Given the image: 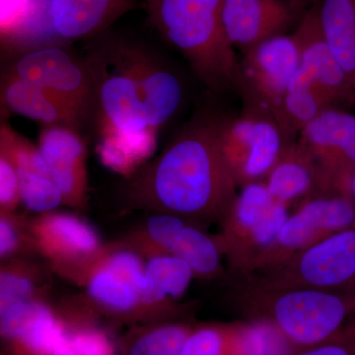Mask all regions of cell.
<instances>
[{
	"label": "cell",
	"mask_w": 355,
	"mask_h": 355,
	"mask_svg": "<svg viewBox=\"0 0 355 355\" xmlns=\"http://www.w3.org/2000/svg\"><path fill=\"white\" fill-rule=\"evenodd\" d=\"M93 86L89 130L102 164L130 178L148 162L160 132L179 114L186 84L164 53L137 37L112 30L83 51Z\"/></svg>",
	"instance_id": "6da1fadb"
},
{
	"label": "cell",
	"mask_w": 355,
	"mask_h": 355,
	"mask_svg": "<svg viewBox=\"0 0 355 355\" xmlns=\"http://www.w3.org/2000/svg\"><path fill=\"white\" fill-rule=\"evenodd\" d=\"M221 114L198 109L158 155L128 178L130 202L200 226L220 223L239 193L222 150Z\"/></svg>",
	"instance_id": "7a4b0ae2"
},
{
	"label": "cell",
	"mask_w": 355,
	"mask_h": 355,
	"mask_svg": "<svg viewBox=\"0 0 355 355\" xmlns=\"http://www.w3.org/2000/svg\"><path fill=\"white\" fill-rule=\"evenodd\" d=\"M147 20L212 94L236 90L239 60L222 25L223 0H144Z\"/></svg>",
	"instance_id": "3957f363"
},
{
	"label": "cell",
	"mask_w": 355,
	"mask_h": 355,
	"mask_svg": "<svg viewBox=\"0 0 355 355\" xmlns=\"http://www.w3.org/2000/svg\"><path fill=\"white\" fill-rule=\"evenodd\" d=\"M242 292L251 318L272 322L299 349L328 342L355 313L354 296L320 289L261 291L246 286Z\"/></svg>",
	"instance_id": "277c9868"
},
{
	"label": "cell",
	"mask_w": 355,
	"mask_h": 355,
	"mask_svg": "<svg viewBox=\"0 0 355 355\" xmlns=\"http://www.w3.org/2000/svg\"><path fill=\"white\" fill-rule=\"evenodd\" d=\"M135 0H35L24 22L2 39L6 53L88 42L112 29Z\"/></svg>",
	"instance_id": "5b68a950"
},
{
	"label": "cell",
	"mask_w": 355,
	"mask_h": 355,
	"mask_svg": "<svg viewBox=\"0 0 355 355\" xmlns=\"http://www.w3.org/2000/svg\"><path fill=\"white\" fill-rule=\"evenodd\" d=\"M288 216V207L265 183L242 187L214 237L229 270L243 279L252 277Z\"/></svg>",
	"instance_id": "8992f818"
},
{
	"label": "cell",
	"mask_w": 355,
	"mask_h": 355,
	"mask_svg": "<svg viewBox=\"0 0 355 355\" xmlns=\"http://www.w3.org/2000/svg\"><path fill=\"white\" fill-rule=\"evenodd\" d=\"M245 282L261 291L314 288L355 297V223Z\"/></svg>",
	"instance_id": "52a82bcc"
},
{
	"label": "cell",
	"mask_w": 355,
	"mask_h": 355,
	"mask_svg": "<svg viewBox=\"0 0 355 355\" xmlns=\"http://www.w3.org/2000/svg\"><path fill=\"white\" fill-rule=\"evenodd\" d=\"M2 73L36 84L78 110L90 125L93 86L83 53L71 44H48L4 53Z\"/></svg>",
	"instance_id": "ba28073f"
},
{
	"label": "cell",
	"mask_w": 355,
	"mask_h": 355,
	"mask_svg": "<svg viewBox=\"0 0 355 355\" xmlns=\"http://www.w3.org/2000/svg\"><path fill=\"white\" fill-rule=\"evenodd\" d=\"M299 65L300 51L293 35H277L244 51L236 90L245 108L268 114L279 125L284 97Z\"/></svg>",
	"instance_id": "9c48e42d"
},
{
	"label": "cell",
	"mask_w": 355,
	"mask_h": 355,
	"mask_svg": "<svg viewBox=\"0 0 355 355\" xmlns=\"http://www.w3.org/2000/svg\"><path fill=\"white\" fill-rule=\"evenodd\" d=\"M295 144L314 167L321 195L340 193L352 197L354 114L345 109L326 110L299 132Z\"/></svg>",
	"instance_id": "30bf717a"
},
{
	"label": "cell",
	"mask_w": 355,
	"mask_h": 355,
	"mask_svg": "<svg viewBox=\"0 0 355 355\" xmlns=\"http://www.w3.org/2000/svg\"><path fill=\"white\" fill-rule=\"evenodd\" d=\"M354 223L355 200L350 196L324 193L308 198L287 217L252 277L282 265Z\"/></svg>",
	"instance_id": "8fae6325"
},
{
	"label": "cell",
	"mask_w": 355,
	"mask_h": 355,
	"mask_svg": "<svg viewBox=\"0 0 355 355\" xmlns=\"http://www.w3.org/2000/svg\"><path fill=\"white\" fill-rule=\"evenodd\" d=\"M219 135L222 150L239 187L268 176L287 144L272 116L247 108L240 116L221 114Z\"/></svg>",
	"instance_id": "7c38bea8"
},
{
	"label": "cell",
	"mask_w": 355,
	"mask_h": 355,
	"mask_svg": "<svg viewBox=\"0 0 355 355\" xmlns=\"http://www.w3.org/2000/svg\"><path fill=\"white\" fill-rule=\"evenodd\" d=\"M146 263L139 252L123 245L103 248L74 282L89 300L106 314L139 318Z\"/></svg>",
	"instance_id": "4fadbf2b"
},
{
	"label": "cell",
	"mask_w": 355,
	"mask_h": 355,
	"mask_svg": "<svg viewBox=\"0 0 355 355\" xmlns=\"http://www.w3.org/2000/svg\"><path fill=\"white\" fill-rule=\"evenodd\" d=\"M27 228L34 249L73 280L104 248L95 229L69 212L38 214L27 222Z\"/></svg>",
	"instance_id": "5bb4252c"
},
{
	"label": "cell",
	"mask_w": 355,
	"mask_h": 355,
	"mask_svg": "<svg viewBox=\"0 0 355 355\" xmlns=\"http://www.w3.org/2000/svg\"><path fill=\"white\" fill-rule=\"evenodd\" d=\"M293 37L300 51L295 77L317 89L333 108L355 107L354 89L324 39L316 2L303 14Z\"/></svg>",
	"instance_id": "9a60e30c"
},
{
	"label": "cell",
	"mask_w": 355,
	"mask_h": 355,
	"mask_svg": "<svg viewBox=\"0 0 355 355\" xmlns=\"http://www.w3.org/2000/svg\"><path fill=\"white\" fill-rule=\"evenodd\" d=\"M37 146L62 191L64 205L83 209L88 200L87 146L84 133L64 125L42 127Z\"/></svg>",
	"instance_id": "2e32d148"
},
{
	"label": "cell",
	"mask_w": 355,
	"mask_h": 355,
	"mask_svg": "<svg viewBox=\"0 0 355 355\" xmlns=\"http://www.w3.org/2000/svg\"><path fill=\"white\" fill-rule=\"evenodd\" d=\"M293 15L291 4L282 0H223L221 19L231 46L246 51L282 34Z\"/></svg>",
	"instance_id": "e0dca14e"
},
{
	"label": "cell",
	"mask_w": 355,
	"mask_h": 355,
	"mask_svg": "<svg viewBox=\"0 0 355 355\" xmlns=\"http://www.w3.org/2000/svg\"><path fill=\"white\" fill-rule=\"evenodd\" d=\"M0 98L2 111L36 121L41 127L64 125L83 133L88 130L83 114L60 96L2 72Z\"/></svg>",
	"instance_id": "ac0fdd59"
},
{
	"label": "cell",
	"mask_w": 355,
	"mask_h": 355,
	"mask_svg": "<svg viewBox=\"0 0 355 355\" xmlns=\"http://www.w3.org/2000/svg\"><path fill=\"white\" fill-rule=\"evenodd\" d=\"M193 277L195 275L190 266L177 257H149L144 270L139 318L171 307L175 301L183 297Z\"/></svg>",
	"instance_id": "d6986e66"
},
{
	"label": "cell",
	"mask_w": 355,
	"mask_h": 355,
	"mask_svg": "<svg viewBox=\"0 0 355 355\" xmlns=\"http://www.w3.org/2000/svg\"><path fill=\"white\" fill-rule=\"evenodd\" d=\"M327 43L355 93V0H317Z\"/></svg>",
	"instance_id": "ffe728a7"
},
{
	"label": "cell",
	"mask_w": 355,
	"mask_h": 355,
	"mask_svg": "<svg viewBox=\"0 0 355 355\" xmlns=\"http://www.w3.org/2000/svg\"><path fill=\"white\" fill-rule=\"evenodd\" d=\"M266 188L275 200L289 203L319 191L318 178L309 159L299 150L295 142L286 144L282 155L266 177Z\"/></svg>",
	"instance_id": "44dd1931"
},
{
	"label": "cell",
	"mask_w": 355,
	"mask_h": 355,
	"mask_svg": "<svg viewBox=\"0 0 355 355\" xmlns=\"http://www.w3.org/2000/svg\"><path fill=\"white\" fill-rule=\"evenodd\" d=\"M167 254L186 261L198 279H216L223 272V256L216 238L210 237L202 226L191 221H184L178 230Z\"/></svg>",
	"instance_id": "7402d4cb"
},
{
	"label": "cell",
	"mask_w": 355,
	"mask_h": 355,
	"mask_svg": "<svg viewBox=\"0 0 355 355\" xmlns=\"http://www.w3.org/2000/svg\"><path fill=\"white\" fill-rule=\"evenodd\" d=\"M233 355H293L300 352L272 322L261 318L229 324Z\"/></svg>",
	"instance_id": "603a6c76"
},
{
	"label": "cell",
	"mask_w": 355,
	"mask_h": 355,
	"mask_svg": "<svg viewBox=\"0 0 355 355\" xmlns=\"http://www.w3.org/2000/svg\"><path fill=\"white\" fill-rule=\"evenodd\" d=\"M193 329L181 323L137 329L123 342V355H180Z\"/></svg>",
	"instance_id": "cb8c5ba5"
},
{
	"label": "cell",
	"mask_w": 355,
	"mask_h": 355,
	"mask_svg": "<svg viewBox=\"0 0 355 355\" xmlns=\"http://www.w3.org/2000/svg\"><path fill=\"white\" fill-rule=\"evenodd\" d=\"M67 336L69 324L50 308L9 345L15 355H53Z\"/></svg>",
	"instance_id": "d4e9b609"
},
{
	"label": "cell",
	"mask_w": 355,
	"mask_h": 355,
	"mask_svg": "<svg viewBox=\"0 0 355 355\" xmlns=\"http://www.w3.org/2000/svg\"><path fill=\"white\" fill-rule=\"evenodd\" d=\"M41 270L28 261L12 259L2 261L0 270V313L21 301L41 297Z\"/></svg>",
	"instance_id": "484cf974"
},
{
	"label": "cell",
	"mask_w": 355,
	"mask_h": 355,
	"mask_svg": "<svg viewBox=\"0 0 355 355\" xmlns=\"http://www.w3.org/2000/svg\"><path fill=\"white\" fill-rule=\"evenodd\" d=\"M17 174L21 203L30 211L46 214L64 205L62 191L50 175L30 171H17Z\"/></svg>",
	"instance_id": "4316f807"
},
{
	"label": "cell",
	"mask_w": 355,
	"mask_h": 355,
	"mask_svg": "<svg viewBox=\"0 0 355 355\" xmlns=\"http://www.w3.org/2000/svg\"><path fill=\"white\" fill-rule=\"evenodd\" d=\"M42 297L28 299L15 303L0 313L1 336L10 345L41 315L50 309Z\"/></svg>",
	"instance_id": "83f0119b"
},
{
	"label": "cell",
	"mask_w": 355,
	"mask_h": 355,
	"mask_svg": "<svg viewBox=\"0 0 355 355\" xmlns=\"http://www.w3.org/2000/svg\"><path fill=\"white\" fill-rule=\"evenodd\" d=\"M180 355H233L229 324L193 329Z\"/></svg>",
	"instance_id": "f1b7e54d"
},
{
	"label": "cell",
	"mask_w": 355,
	"mask_h": 355,
	"mask_svg": "<svg viewBox=\"0 0 355 355\" xmlns=\"http://www.w3.org/2000/svg\"><path fill=\"white\" fill-rule=\"evenodd\" d=\"M69 324L67 345L76 355H116L113 340L94 324Z\"/></svg>",
	"instance_id": "f546056e"
},
{
	"label": "cell",
	"mask_w": 355,
	"mask_h": 355,
	"mask_svg": "<svg viewBox=\"0 0 355 355\" xmlns=\"http://www.w3.org/2000/svg\"><path fill=\"white\" fill-rule=\"evenodd\" d=\"M21 221L15 214H0V257L2 261L20 253L25 245L34 248L27 223L23 225Z\"/></svg>",
	"instance_id": "4dcf8cb0"
},
{
	"label": "cell",
	"mask_w": 355,
	"mask_h": 355,
	"mask_svg": "<svg viewBox=\"0 0 355 355\" xmlns=\"http://www.w3.org/2000/svg\"><path fill=\"white\" fill-rule=\"evenodd\" d=\"M21 203L17 171L11 161L0 154V214H13Z\"/></svg>",
	"instance_id": "1f68e13d"
},
{
	"label": "cell",
	"mask_w": 355,
	"mask_h": 355,
	"mask_svg": "<svg viewBox=\"0 0 355 355\" xmlns=\"http://www.w3.org/2000/svg\"><path fill=\"white\" fill-rule=\"evenodd\" d=\"M293 355H355V321L345 324L328 342L300 350Z\"/></svg>",
	"instance_id": "d6a6232c"
},
{
	"label": "cell",
	"mask_w": 355,
	"mask_h": 355,
	"mask_svg": "<svg viewBox=\"0 0 355 355\" xmlns=\"http://www.w3.org/2000/svg\"><path fill=\"white\" fill-rule=\"evenodd\" d=\"M317 0H291V7L294 14L299 12H305L308 7H311Z\"/></svg>",
	"instance_id": "836d02e7"
},
{
	"label": "cell",
	"mask_w": 355,
	"mask_h": 355,
	"mask_svg": "<svg viewBox=\"0 0 355 355\" xmlns=\"http://www.w3.org/2000/svg\"><path fill=\"white\" fill-rule=\"evenodd\" d=\"M53 355H76L72 352L71 349H70L69 345L67 343H64V345L60 347V349H57V352L53 354Z\"/></svg>",
	"instance_id": "e575fe53"
},
{
	"label": "cell",
	"mask_w": 355,
	"mask_h": 355,
	"mask_svg": "<svg viewBox=\"0 0 355 355\" xmlns=\"http://www.w3.org/2000/svg\"><path fill=\"white\" fill-rule=\"evenodd\" d=\"M352 197H354V198L355 200V172H354V176H352Z\"/></svg>",
	"instance_id": "d590c367"
}]
</instances>
